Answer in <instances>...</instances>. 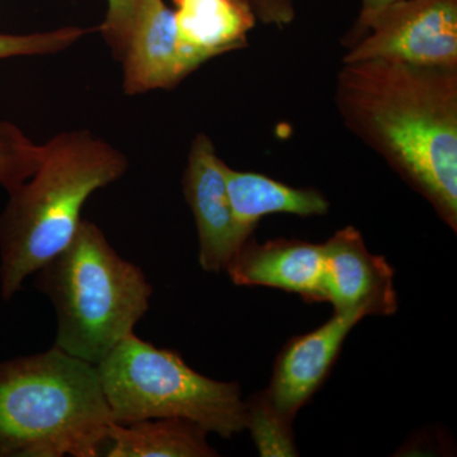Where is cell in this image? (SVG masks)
Instances as JSON below:
<instances>
[{"mask_svg": "<svg viewBox=\"0 0 457 457\" xmlns=\"http://www.w3.org/2000/svg\"><path fill=\"white\" fill-rule=\"evenodd\" d=\"M335 104L378 153L457 230V69L389 59L342 62Z\"/></svg>", "mask_w": 457, "mask_h": 457, "instance_id": "cell-1", "label": "cell"}, {"mask_svg": "<svg viewBox=\"0 0 457 457\" xmlns=\"http://www.w3.org/2000/svg\"><path fill=\"white\" fill-rule=\"evenodd\" d=\"M128 170V156L88 130L60 132L42 145L37 170L9 192L0 215L3 299L71 245L87 200Z\"/></svg>", "mask_w": 457, "mask_h": 457, "instance_id": "cell-2", "label": "cell"}, {"mask_svg": "<svg viewBox=\"0 0 457 457\" xmlns=\"http://www.w3.org/2000/svg\"><path fill=\"white\" fill-rule=\"evenodd\" d=\"M111 423L97 366L56 347L0 362V457L102 456Z\"/></svg>", "mask_w": 457, "mask_h": 457, "instance_id": "cell-3", "label": "cell"}, {"mask_svg": "<svg viewBox=\"0 0 457 457\" xmlns=\"http://www.w3.org/2000/svg\"><path fill=\"white\" fill-rule=\"evenodd\" d=\"M36 275V287L56 312L54 347L95 366L149 311L153 287L146 276L92 221L82 220L71 245Z\"/></svg>", "mask_w": 457, "mask_h": 457, "instance_id": "cell-4", "label": "cell"}, {"mask_svg": "<svg viewBox=\"0 0 457 457\" xmlns=\"http://www.w3.org/2000/svg\"><path fill=\"white\" fill-rule=\"evenodd\" d=\"M112 422L185 418L230 438L245 429V402L237 383L189 368L179 352L154 347L131 333L97 365Z\"/></svg>", "mask_w": 457, "mask_h": 457, "instance_id": "cell-5", "label": "cell"}, {"mask_svg": "<svg viewBox=\"0 0 457 457\" xmlns=\"http://www.w3.org/2000/svg\"><path fill=\"white\" fill-rule=\"evenodd\" d=\"M372 59L457 69V0H400L378 12L342 62Z\"/></svg>", "mask_w": 457, "mask_h": 457, "instance_id": "cell-6", "label": "cell"}, {"mask_svg": "<svg viewBox=\"0 0 457 457\" xmlns=\"http://www.w3.org/2000/svg\"><path fill=\"white\" fill-rule=\"evenodd\" d=\"M225 162L209 135L192 140L183 174V192L198 234V262L206 272H220L249 237L240 231L224 173Z\"/></svg>", "mask_w": 457, "mask_h": 457, "instance_id": "cell-7", "label": "cell"}, {"mask_svg": "<svg viewBox=\"0 0 457 457\" xmlns=\"http://www.w3.org/2000/svg\"><path fill=\"white\" fill-rule=\"evenodd\" d=\"M362 320L356 314L335 312L332 318L306 335L286 343L273 368L270 386L258 393L264 404L288 425L327 380L343 343Z\"/></svg>", "mask_w": 457, "mask_h": 457, "instance_id": "cell-8", "label": "cell"}, {"mask_svg": "<svg viewBox=\"0 0 457 457\" xmlns=\"http://www.w3.org/2000/svg\"><path fill=\"white\" fill-rule=\"evenodd\" d=\"M326 297L335 312L393 315L398 309L394 270L383 255L372 254L359 230L343 228L323 243Z\"/></svg>", "mask_w": 457, "mask_h": 457, "instance_id": "cell-9", "label": "cell"}, {"mask_svg": "<svg viewBox=\"0 0 457 457\" xmlns=\"http://www.w3.org/2000/svg\"><path fill=\"white\" fill-rule=\"evenodd\" d=\"M225 270L237 286H266L308 303L327 302L323 245L285 237L260 245L251 237Z\"/></svg>", "mask_w": 457, "mask_h": 457, "instance_id": "cell-10", "label": "cell"}, {"mask_svg": "<svg viewBox=\"0 0 457 457\" xmlns=\"http://www.w3.org/2000/svg\"><path fill=\"white\" fill-rule=\"evenodd\" d=\"M120 62L129 96L174 88L192 74L180 53L173 9L164 0H146Z\"/></svg>", "mask_w": 457, "mask_h": 457, "instance_id": "cell-11", "label": "cell"}, {"mask_svg": "<svg viewBox=\"0 0 457 457\" xmlns=\"http://www.w3.org/2000/svg\"><path fill=\"white\" fill-rule=\"evenodd\" d=\"M180 53L194 73L213 57L248 46L258 21L245 0H171Z\"/></svg>", "mask_w": 457, "mask_h": 457, "instance_id": "cell-12", "label": "cell"}, {"mask_svg": "<svg viewBox=\"0 0 457 457\" xmlns=\"http://www.w3.org/2000/svg\"><path fill=\"white\" fill-rule=\"evenodd\" d=\"M225 180L234 218L246 237L272 213L312 218L329 212V203L315 188H297L255 171L233 170L225 163Z\"/></svg>", "mask_w": 457, "mask_h": 457, "instance_id": "cell-13", "label": "cell"}, {"mask_svg": "<svg viewBox=\"0 0 457 457\" xmlns=\"http://www.w3.org/2000/svg\"><path fill=\"white\" fill-rule=\"evenodd\" d=\"M204 427L185 418H155L129 425L111 423L104 456L213 457Z\"/></svg>", "mask_w": 457, "mask_h": 457, "instance_id": "cell-14", "label": "cell"}, {"mask_svg": "<svg viewBox=\"0 0 457 457\" xmlns=\"http://www.w3.org/2000/svg\"><path fill=\"white\" fill-rule=\"evenodd\" d=\"M42 145L33 143L14 123L0 121V186L12 192L37 170Z\"/></svg>", "mask_w": 457, "mask_h": 457, "instance_id": "cell-15", "label": "cell"}, {"mask_svg": "<svg viewBox=\"0 0 457 457\" xmlns=\"http://www.w3.org/2000/svg\"><path fill=\"white\" fill-rule=\"evenodd\" d=\"M245 428L251 431L262 456H296L293 425L276 416L255 394L245 402Z\"/></svg>", "mask_w": 457, "mask_h": 457, "instance_id": "cell-16", "label": "cell"}, {"mask_svg": "<svg viewBox=\"0 0 457 457\" xmlns=\"http://www.w3.org/2000/svg\"><path fill=\"white\" fill-rule=\"evenodd\" d=\"M89 29L66 26L53 31L9 35L0 33V60L9 57L53 55L77 44Z\"/></svg>", "mask_w": 457, "mask_h": 457, "instance_id": "cell-17", "label": "cell"}, {"mask_svg": "<svg viewBox=\"0 0 457 457\" xmlns=\"http://www.w3.org/2000/svg\"><path fill=\"white\" fill-rule=\"evenodd\" d=\"M146 0H107L104 22L98 27L102 37L117 60H121Z\"/></svg>", "mask_w": 457, "mask_h": 457, "instance_id": "cell-18", "label": "cell"}, {"mask_svg": "<svg viewBox=\"0 0 457 457\" xmlns=\"http://www.w3.org/2000/svg\"><path fill=\"white\" fill-rule=\"evenodd\" d=\"M253 9L258 23L285 29L296 18L297 0H245Z\"/></svg>", "mask_w": 457, "mask_h": 457, "instance_id": "cell-19", "label": "cell"}, {"mask_svg": "<svg viewBox=\"0 0 457 457\" xmlns=\"http://www.w3.org/2000/svg\"><path fill=\"white\" fill-rule=\"evenodd\" d=\"M398 2H400V0H361L359 17L354 21L353 26L351 27L350 31H347L345 37H343V46H345V49H350L354 44H357V42L363 37V35H365L370 21H371L378 12Z\"/></svg>", "mask_w": 457, "mask_h": 457, "instance_id": "cell-20", "label": "cell"}]
</instances>
